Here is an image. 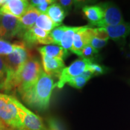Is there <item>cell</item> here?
I'll return each instance as SVG.
<instances>
[{"label": "cell", "instance_id": "5b68a950", "mask_svg": "<svg viewBox=\"0 0 130 130\" xmlns=\"http://www.w3.org/2000/svg\"><path fill=\"white\" fill-rule=\"evenodd\" d=\"M12 99L16 105L19 118L23 126L24 130H45V126L42 119L19 102L17 98L12 96Z\"/></svg>", "mask_w": 130, "mask_h": 130}, {"label": "cell", "instance_id": "9a60e30c", "mask_svg": "<svg viewBox=\"0 0 130 130\" xmlns=\"http://www.w3.org/2000/svg\"><path fill=\"white\" fill-rule=\"evenodd\" d=\"M83 11L84 15L92 25L96 26L103 18V9L100 6L95 5V6H84L83 8Z\"/></svg>", "mask_w": 130, "mask_h": 130}, {"label": "cell", "instance_id": "4dcf8cb0", "mask_svg": "<svg viewBox=\"0 0 130 130\" xmlns=\"http://www.w3.org/2000/svg\"><path fill=\"white\" fill-rule=\"evenodd\" d=\"M6 126L2 122L0 121V130H6Z\"/></svg>", "mask_w": 130, "mask_h": 130}, {"label": "cell", "instance_id": "7a4b0ae2", "mask_svg": "<svg viewBox=\"0 0 130 130\" xmlns=\"http://www.w3.org/2000/svg\"><path fill=\"white\" fill-rule=\"evenodd\" d=\"M31 57L30 51L24 43L20 42L19 46L10 54L4 56L7 69V75L1 90L9 92L13 89V83L21 68Z\"/></svg>", "mask_w": 130, "mask_h": 130}, {"label": "cell", "instance_id": "4fadbf2b", "mask_svg": "<svg viewBox=\"0 0 130 130\" xmlns=\"http://www.w3.org/2000/svg\"><path fill=\"white\" fill-rule=\"evenodd\" d=\"M109 38L115 41L124 40L130 34V22H123L115 26L104 27Z\"/></svg>", "mask_w": 130, "mask_h": 130}, {"label": "cell", "instance_id": "ffe728a7", "mask_svg": "<svg viewBox=\"0 0 130 130\" xmlns=\"http://www.w3.org/2000/svg\"><path fill=\"white\" fill-rule=\"evenodd\" d=\"M68 28V26L66 25L58 26V27H57L54 29H53L50 32V36L51 37L52 41H53V44L60 45L63 34L66 31Z\"/></svg>", "mask_w": 130, "mask_h": 130}, {"label": "cell", "instance_id": "52a82bcc", "mask_svg": "<svg viewBox=\"0 0 130 130\" xmlns=\"http://www.w3.org/2000/svg\"><path fill=\"white\" fill-rule=\"evenodd\" d=\"M23 32L19 18L9 14L0 13V37L11 39Z\"/></svg>", "mask_w": 130, "mask_h": 130}, {"label": "cell", "instance_id": "9c48e42d", "mask_svg": "<svg viewBox=\"0 0 130 130\" xmlns=\"http://www.w3.org/2000/svg\"><path fill=\"white\" fill-rule=\"evenodd\" d=\"M104 15L102 20L96 26L100 28L115 26L124 22L123 18L120 9L111 3H105L102 5Z\"/></svg>", "mask_w": 130, "mask_h": 130}, {"label": "cell", "instance_id": "484cf974", "mask_svg": "<svg viewBox=\"0 0 130 130\" xmlns=\"http://www.w3.org/2000/svg\"><path fill=\"white\" fill-rule=\"evenodd\" d=\"M107 42H108V40H101L93 36L91 39L89 45H91V46L96 49V50H98L99 49L103 48L107 44Z\"/></svg>", "mask_w": 130, "mask_h": 130}, {"label": "cell", "instance_id": "277c9868", "mask_svg": "<svg viewBox=\"0 0 130 130\" xmlns=\"http://www.w3.org/2000/svg\"><path fill=\"white\" fill-rule=\"evenodd\" d=\"M0 121L13 130H24L12 96L0 93Z\"/></svg>", "mask_w": 130, "mask_h": 130}, {"label": "cell", "instance_id": "7c38bea8", "mask_svg": "<svg viewBox=\"0 0 130 130\" xmlns=\"http://www.w3.org/2000/svg\"><path fill=\"white\" fill-rule=\"evenodd\" d=\"M42 62L44 72L49 75L58 76L64 68L63 60L58 58H52L42 56Z\"/></svg>", "mask_w": 130, "mask_h": 130}, {"label": "cell", "instance_id": "83f0119b", "mask_svg": "<svg viewBox=\"0 0 130 130\" xmlns=\"http://www.w3.org/2000/svg\"><path fill=\"white\" fill-rule=\"evenodd\" d=\"M45 130H63L62 128L56 119L54 118L49 119L48 121V126L45 127Z\"/></svg>", "mask_w": 130, "mask_h": 130}, {"label": "cell", "instance_id": "44dd1931", "mask_svg": "<svg viewBox=\"0 0 130 130\" xmlns=\"http://www.w3.org/2000/svg\"><path fill=\"white\" fill-rule=\"evenodd\" d=\"M19 44V43H11L0 39V56H6L10 54L18 48Z\"/></svg>", "mask_w": 130, "mask_h": 130}, {"label": "cell", "instance_id": "d4e9b609", "mask_svg": "<svg viewBox=\"0 0 130 130\" xmlns=\"http://www.w3.org/2000/svg\"><path fill=\"white\" fill-rule=\"evenodd\" d=\"M93 35L94 37L101 40H108L109 39L108 33L104 28L98 27V28H93Z\"/></svg>", "mask_w": 130, "mask_h": 130}, {"label": "cell", "instance_id": "ba28073f", "mask_svg": "<svg viewBox=\"0 0 130 130\" xmlns=\"http://www.w3.org/2000/svg\"><path fill=\"white\" fill-rule=\"evenodd\" d=\"M21 37L24 42V44L28 46L36 45H50L53 44L50 32L34 26L28 30L23 31L21 34Z\"/></svg>", "mask_w": 130, "mask_h": 130}, {"label": "cell", "instance_id": "8992f818", "mask_svg": "<svg viewBox=\"0 0 130 130\" xmlns=\"http://www.w3.org/2000/svg\"><path fill=\"white\" fill-rule=\"evenodd\" d=\"M92 63V60L87 58H81L74 61L68 67L64 68L59 75V80L56 86L59 89L63 87L73 78L79 76L86 71H87L89 65Z\"/></svg>", "mask_w": 130, "mask_h": 130}, {"label": "cell", "instance_id": "603a6c76", "mask_svg": "<svg viewBox=\"0 0 130 130\" xmlns=\"http://www.w3.org/2000/svg\"><path fill=\"white\" fill-rule=\"evenodd\" d=\"M98 53V50L93 48L90 45H87L81 50L80 56L82 58H87V59L92 60L94 57L96 56Z\"/></svg>", "mask_w": 130, "mask_h": 130}, {"label": "cell", "instance_id": "8fae6325", "mask_svg": "<svg viewBox=\"0 0 130 130\" xmlns=\"http://www.w3.org/2000/svg\"><path fill=\"white\" fill-rule=\"evenodd\" d=\"M30 5V2L26 0H6L4 5L0 8V13L19 18L25 13Z\"/></svg>", "mask_w": 130, "mask_h": 130}, {"label": "cell", "instance_id": "f1b7e54d", "mask_svg": "<svg viewBox=\"0 0 130 130\" xmlns=\"http://www.w3.org/2000/svg\"><path fill=\"white\" fill-rule=\"evenodd\" d=\"M55 2L56 1H53V0H45L44 3H42L41 4L38 5V6L35 7L36 8V9L40 12V14H46L49 6Z\"/></svg>", "mask_w": 130, "mask_h": 130}, {"label": "cell", "instance_id": "6da1fadb", "mask_svg": "<svg viewBox=\"0 0 130 130\" xmlns=\"http://www.w3.org/2000/svg\"><path fill=\"white\" fill-rule=\"evenodd\" d=\"M55 87L56 84L53 78L43 70L35 83L20 95L23 101L30 107L39 110H45L50 105Z\"/></svg>", "mask_w": 130, "mask_h": 130}, {"label": "cell", "instance_id": "5bb4252c", "mask_svg": "<svg viewBox=\"0 0 130 130\" xmlns=\"http://www.w3.org/2000/svg\"><path fill=\"white\" fill-rule=\"evenodd\" d=\"M40 14V12L37 10L36 8L30 5L25 13L19 18L23 31L28 30L34 27L36 21Z\"/></svg>", "mask_w": 130, "mask_h": 130}, {"label": "cell", "instance_id": "7402d4cb", "mask_svg": "<svg viewBox=\"0 0 130 130\" xmlns=\"http://www.w3.org/2000/svg\"><path fill=\"white\" fill-rule=\"evenodd\" d=\"M89 80L87 78H86L82 74L79 75V76L73 78L68 83L69 86L76 88L77 89H80L85 85L86 83Z\"/></svg>", "mask_w": 130, "mask_h": 130}, {"label": "cell", "instance_id": "ac0fdd59", "mask_svg": "<svg viewBox=\"0 0 130 130\" xmlns=\"http://www.w3.org/2000/svg\"><path fill=\"white\" fill-rule=\"evenodd\" d=\"M81 28V27H68L67 30L63 34L60 46L65 51H71L75 34Z\"/></svg>", "mask_w": 130, "mask_h": 130}, {"label": "cell", "instance_id": "1f68e13d", "mask_svg": "<svg viewBox=\"0 0 130 130\" xmlns=\"http://www.w3.org/2000/svg\"><path fill=\"white\" fill-rule=\"evenodd\" d=\"M5 2H6V0H0V8L4 5Z\"/></svg>", "mask_w": 130, "mask_h": 130}, {"label": "cell", "instance_id": "30bf717a", "mask_svg": "<svg viewBox=\"0 0 130 130\" xmlns=\"http://www.w3.org/2000/svg\"><path fill=\"white\" fill-rule=\"evenodd\" d=\"M93 36V28L88 27V26L81 27L75 34L71 51L80 56L81 50L86 45L89 44Z\"/></svg>", "mask_w": 130, "mask_h": 130}, {"label": "cell", "instance_id": "d6986e66", "mask_svg": "<svg viewBox=\"0 0 130 130\" xmlns=\"http://www.w3.org/2000/svg\"><path fill=\"white\" fill-rule=\"evenodd\" d=\"M35 26L48 32H50L56 27H58L46 14H40L39 16Z\"/></svg>", "mask_w": 130, "mask_h": 130}, {"label": "cell", "instance_id": "cb8c5ba5", "mask_svg": "<svg viewBox=\"0 0 130 130\" xmlns=\"http://www.w3.org/2000/svg\"><path fill=\"white\" fill-rule=\"evenodd\" d=\"M7 75V69L4 56H0V89H2Z\"/></svg>", "mask_w": 130, "mask_h": 130}, {"label": "cell", "instance_id": "3957f363", "mask_svg": "<svg viewBox=\"0 0 130 130\" xmlns=\"http://www.w3.org/2000/svg\"><path fill=\"white\" fill-rule=\"evenodd\" d=\"M43 71L38 59L31 57L19 71L13 83V89H17L21 94L36 81Z\"/></svg>", "mask_w": 130, "mask_h": 130}, {"label": "cell", "instance_id": "2e32d148", "mask_svg": "<svg viewBox=\"0 0 130 130\" xmlns=\"http://www.w3.org/2000/svg\"><path fill=\"white\" fill-rule=\"evenodd\" d=\"M67 13V11L59 3H54L49 6L46 14L55 24L59 26L62 23Z\"/></svg>", "mask_w": 130, "mask_h": 130}, {"label": "cell", "instance_id": "4316f807", "mask_svg": "<svg viewBox=\"0 0 130 130\" xmlns=\"http://www.w3.org/2000/svg\"><path fill=\"white\" fill-rule=\"evenodd\" d=\"M87 71H89L93 75H100L103 74L105 70L101 65L92 62L89 65Z\"/></svg>", "mask_w": 130, "mask_h": 130}, {"label": "cell", "instance_id": "f546056e", "mask_svg": "<svg viewBox=\"0 0 130 130\" xmlns=\"http://www.w3.org/2000/svg\"><path fill=\"white\" fill-rule=\"evenodd\" d=\"M75 3L74 1L72 0H60L59 1V4L61 5L64 9L68 12L69 9L72 7V5Z\"/></svg>", "mask_w": 130, "mask_h": 130}, {"label": "cell", "instance_id": "e0dca14e", "mask_svg": "<svg viewBox=\"0 0 130 130\" xmlns=\"http://www.w3.org/2000/svg\"><path fill=\"white\" fill-rule=\"evenodd\" d=\"M38 51L41 56H45L49 57L58 58L63 59L68 56L69 53L58 45H48L38 48Z\"/></svg>", "mask_w": 130, "mask_h": 130}]
</instances>
